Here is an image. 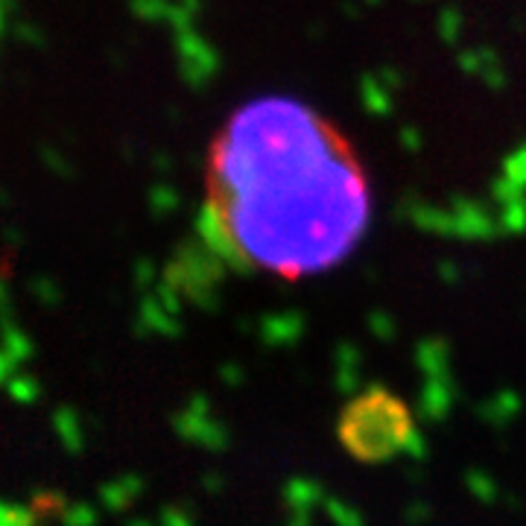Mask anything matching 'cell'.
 Segmentation results:
<instances>
[{
  "instance_id": "obj_1",
  "label": "cell",
  "mask_w": 526,
  "mask_h": 526,
  "mask_svg": "<svg viewBox=\"0 0 526 526\" xmlns=\"http://www.w3.org/2000/svg\"><path fill=\"white\" fill-rule=\"evenodd\" d=\"M210 214L246 269L281 281L345 263L372 226L360 161L310 103L260 94L240 103L210 152Z\"/></svg>"
},
{
  "instance_id": "obj_2",
  "label": "cell",
  "mask_w": 526,
  "mask_h": 526,
  "mask_svg": "<svg viewBox=\"0 0 526 526\" xmlns=\"http://www.w3.org/2000/svg\"><path fill=\"white\" fill-rule=\"evenodd\" d=\"M413 439L409 409L395 395L372 389L342 413L340 441L351 456L363 462H383L398 456Z\"/></svg>"
}]
</instances>
